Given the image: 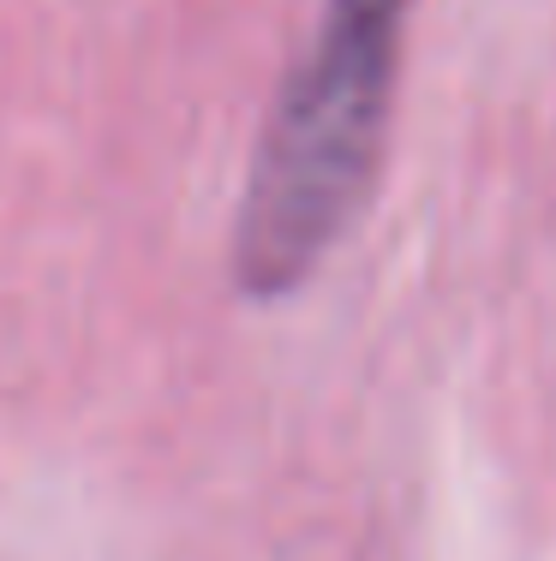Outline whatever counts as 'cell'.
I'll list each match as a JSON object with an SVG mask.
<instances>
[{
  "mask_svg": "<svg viewBox=\"0 0 556 561\" xmlns=\"http://www.w3.org/2000/svg\"><path fill=\"white\" fill-rule=\"evenodd\" d=\"M413 0H329L282 84L234 221V280L282 299L360 221L389 144L395 72Z\"/></svg>",
  "mask_w": 556,
  "mask_h": 561,
  "instance_id": "obj_1",
  "label": "cell"
}]
</instances>
